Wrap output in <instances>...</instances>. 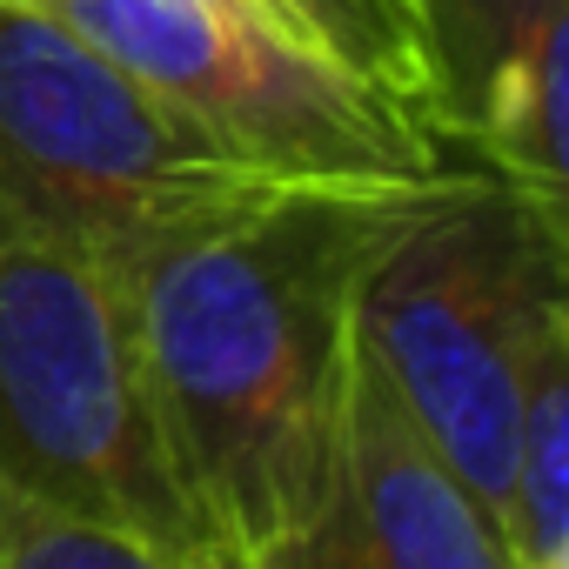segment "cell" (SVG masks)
Masks as SVG:
<instances>
[{
    "label": "cell",
    "instance_id": "3",
    "mask_svg": "<svg viewBox=\"0 0 569 569\" xmlns=\"http://www.w3.org/2000/svg\"><path fill=\"white\" fill-rule=\"evenodd\" d=\"M0 469L21 489L221 569L174 482L121 268L0 208Z\"/></svg>",
    "mask_w": 569,
    "mask_h": 569
},
{
    "label": "cell",
    "instance_id": "8",
    "mask_svg": "<svg viewBox=\"0 0 569 569\" xmlns=\"http://www.w3.org/2000/svg\"><path fill=\"white\" fill-rule=\"evenodd\" d=\"M261 14L296 48H309L356 88L409 114L422 134H436V54L422 28V0H261Z\"/></svg>",
    "mask_w": 569,
    "mask_h": 569
},
{
    "label": "cell",
    "instance_id": "1",
    "mask_svg": "<svg viewBox=\"0 0 569 569\" xmlns=\"http://www.w3.org/2000/svg\"><path fill=\"white\" fill-rule=\"evenodd\" d=\"M436 181H281L121 268L154 422L221 569H261L316 522L362 281Z\"/></svg>",
    "mask_w": 569,
    "mask_h": 569
},
{
    "label": "cell",
    "instance_id": "6",
    "mask_svg": "<svg viewBox=\"0 0 569 569\" xmlns=\"http://www.w3.org/2000/svg\"><path fill=\"white\" fill-rule=\"evenodd\" d=\"M261 569H516L489 502L442 462L356 349L316 522Z\"/></svg>",
    "mask_w": 569,
    "mask_h": 569
},
{
    "label": "cell",
    "instance_id": "7",
    "mask_svg": "<svg viewBox=\"0 0 569 569\" xmlns=\"http://www.w3.org/2000/svg\"><path fill=\"white\" fill-rule=\"evenodd\" d=\"M436 54V134L462 168L569 188L562 68L569 0H422Z\"/></svg>",
    "mask_w": 569,
    "mask_h": 569
},
{
    "label": "cell",
    "instance_id": "9",
    "mask_svg": "<svg viewBox=\"0 0 569 569\" xmlns=\"http://www.w3.org/2000/svg\"><path fill=\"white\" fill-rule=\"evenodd\" d=\"M0 569H208V562L141 542L114 522L74 516L0 469Z\"/></svg>",
    "mask_w": 569,
    "mask_h": 569
},
{
    "label": "cell",
    "instance_id": "5",
    "mask_svg": "<svg viewBox=\"0 0 569 569\" xmlns=\"http://www.w3.org/2000/svg\"><path fill=\"white\" fill-rule=\"evenodd\" d=\"M34 8L81 28L141 88H154L274 181L409 188L462 168L436 134L296 48L261 14L214 0H34Z\"/></svg>",
    "mask_w": 569,
    "mask_h": 569
},
{
    "label": "cell",
    "instance_id": "2",
    "mask_svg": "<svg viewBox=\"0 0 569 569\" xmlns=\"http://www.w3.org/2000/svg\"><path fill=\"white\" fill-rule=\"evenodd\" d=\"M356 349L502 522L536 369L569 349L562 194L449 168L369 268Z\"/></svg>",
    "mask_w": 569,
    "mask_h": 569
},
{
    "label": "cell",
    "instance_id": "4",
    "mask_svg": "<svg viewBox=\"0 0 569 569\" xmlns=\"http://www.w3.org/2000/svg\"><path fill=\"white\" fill-rule=\"evenodd\" d=\"M268 188L281 181L228 154L81 28L0 0V208L128 268Z\"/></svg>",
    "mask_w": 569,
    "mask_h": 569
}]
</instances>
